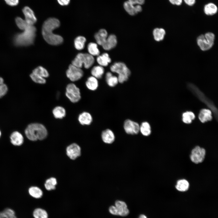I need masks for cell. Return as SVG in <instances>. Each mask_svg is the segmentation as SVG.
<instances>
[{"label": "cell", "instance_id": "19", "mask_svg": "<svg viewBox=\"0 0 218 218\" xmlns=\"http://www.w3.org/2000/svg\"><path fill=\"white\" fill-rule=\"evenodd\" d=\"M94 37L97 44L102 46L107 37V33L105 29H101L95 34Z\"/></svg>", "mask_w": 218, "mask_h": 218}, {"label": "cell", "instance_id": "26", "mask_svg": "<svg viewBox=\"0 0 218 218\" xmlns=\"http://www.w3.org/2000/svg\"><path fill=\"white\" fill-rule=\"evenodd\" d=\"M30 195L36 199H39L42 196L43 193L42 190L37 187L33 186L28 189Z\"/></svg>", "mask_w": 218, "mask_h": 218}, {"label": "cell", "instance_id": "14", "mask_svg": "<svg viewBox=\"0 0 218 218\" xmlns=\"http://www.w3.org/2000/svg\"><path fill=\"white\" fill-rule=\"evenodd\" d=\"M115 206L117 209L118 216L124 217L129 214V210L127 204L124 201L116 200L115 203Z\"/></svg>", "mask_w": 218, "mask_h": 218}, {"label": "cell", "instance_id": "34", "mask_svg": "<svg viewBox=\"0 0 218 218\" xmlns=\"http://www.w3.org/2000/svg\"><path fill=\"white\" fill-rule=\"evenodd\" d=\"M124 7L125 11L130 15H134L137 13L136 10L135 6L128 1L124 3Z\"/></svg>", "mask_w": 218, "mask_h": 218}, {"label": "cell", "instance_id": "40", "mask_svg": "<svg viewBox=\"0 0 218 218\" xmlns=\"http://www.w3.org/2000/svg\"><path fill=\"white\" fill-rule=\"evenodd\" d=\"M3 79L0 77V98L4 96L7 93L8 89L7 85L4 83Z\"/></svg>", "mask_w": 218, "mask_h": 218}, {"label": "cell", "instance_id": "23", "mask_svg": "<svg viewBox=\"0 0 218 218\" xmlns=\"http://www.w3.org/2000/svg\"><path fill=\"white\" fill-rule=\"evenodd\" d=\"M52 113L54 117L56 119H62L66 115L65 108L61 106H57L54 107Z\"/></svg>", "mask_w": 218, "mask_h": 218}, {"label": "cell", "instance_id": "51", "mask_svg": "<svg viewBox=\"0 0 218 218\" xmlns=\"http://www.w3.org/2000/svg\"><path fill=\"white\" fill-rule=\"evenodd\" d=\"M8 218H17V217L15 216V215L13 216L10 217H8Z\"/></svg>", "mask_w": 218, "mask_h": 218}, {"label": "cell", "instance_id": "35", "mask_svg": "<svg viewBox=\"0 0 218 218\" xmlns=\"http://www.w3.org/2000/svg\"><path fill=\"white\" fill-rule=\"evenodd\" d=\"M57 184L56 179L52 177L46 180L45 184V186L47 190H51L55 189Z\"/></svg>", "mask_w": 218, "mask_h": 218}, {"label": "cell", "instance_id": "36", "mask_svg": "<svg viewBox=\"0 0 218 218\" xmlns=\"http://www.w3.org/2000/svg\"><path fill=\"white\" fill-rule=\"evenodd\" d=\"M195 118L194 114L191 111H187L182 114V121L186 124L191 123L192 120Z\"/></svg>", "mask_w": 218, "mask_h": 218}, {"label": "cell", "instance_id": "17", "mask_svg": "<svg viewBox=\"0 0 218 218\" xmlns=\"http://www.w3.org/2000/svg\"><path fill=\"white\" fill-rule=\"evenodd\" d=\"M79 123L83 125H88L92 123L93 120L91 114L87 112H83L79 114L78 117Z\"/></svg>", "mask_w": 218, "mask_h": 218}, {"label": "cell", "instance_id": "32", "mask_svg": "<svg viewBox=\"0 0 218 218\" xmlns=\"http://www.w3.org/2000/svg\"><path fill=\"white\" fill-rule=\"evenodd\" d=\"M34 218H48V215L47 211L41 208H37L34 210L33 213Z\"/></svg>", "mask_w": 218, "mask_h": 218}, {"label": "cell", "instance_id": "30", "mask_svg": "<svg viewBox=\"0 0 218 218\" xmlns=\"http://www.w3.org/2000/svg\"><path fill=\"white\" fill-rule=\"evenodd\" d=\"M139 131L144 136H147L151 134V127L149 124L147 122H143L140 125Z\"/></svg>", "mask_w": 218, "mask_h": 218}, {"label": "cell", "instance_id": "25", "mask_svg": "<svg viewBox=\"0 0 218 218\" xmlns=\"http://www.w3.org/2000/svg\"><path fill=\"white\" fill-rule=\"evenodd\" d=\"M105 78L107 84L111 87H114L119 82L117 77L113 76L112 73L110 72L106 73Z\"/></svg>", "mask_w": 218, "mask_h": 218}, {"label": "cell", "instance_id": "18", "mask_svg": "<svg viewBox=\"0 0 218 218\" xmlns=\"http://www.w3.org/2000/svg\"><path fill=\"white\" fill-rule=\"evenodd\" d=\"M10 141L14 145L20 146L24 142V138L19 132L15 131L12 133L10 136Z\"/></svg>", "mask_w": 218, "mask_h": 218}, {"label": "cell", "instance_id": "8", "mask_svg": "<svg viewBox=\"0 0 218 218\" xmlns=\"http://www.w3.org/2000/svg\"><path fill=\"white\" fill-rule=\"evenodd\" d=\"M65 95L68 99L73 103L78 102L81 97L79 88L73 83H70L67 85Z\"/></svg>", "mask_w": 218, "mask_h": 218}, {"label": "cell", "instance_id": "5", "mask_svg": "<svg viewBox=\"0 0 218 218\" xmlns=\"http://www.w3.org/2000/svg\"><path fill=\"white\" fill-rule=\"evenodd\" d=\"M111 71L118 74V82L122 83L127 81L130 74V71L126 65L122 62H116L110 67Z\"/></svg>", "mask_w": 218, "mask_h": 218}, {"label": "cell", "instance_id": "44", "mask_svg": "<svg viewBox=\"0 0 218 218\" xmlns=\"http://www.w3.org/2000/svg\"><path fill=\"white\" fill-rule=\"evenodd\" d=\"M128 1L133 5L143 4L145 2V0H128Z\"/></svg>", "mask_w": 218, "mask_h": 218}, {"label": "cell", "instance_id": "15", "mask_svg": "<svg viewBox=\"0 0 218 218\" xmlns=\"http://www.w3.org/2000/svg\"><path fill=\"white\" fill-rule=\"evenodd\" d=\"M103 141L107 144H111L114 141L115 137L114 133L110 129H106L103 131L101 135Z\"/></svg>", "mask_w": 218, "mask_h": 218}, {"label": "cell", "instance_id": "37", "mask_svg": "<svg viewBox=\"0 0 218 218\" xmlns=\"http://www.w3.org/2000/svg\"><path fill=\"white\" fill-rule=\"evenodd\" d=\"M33 72L45 78L49 76V74L48 71L43 67L39 66L33 71Z\"/></svg>", "mask_w": 218, "mask_h": 218}, {"label": "cell", "instance_id": "16", "mask_svg": "<svg viewBox=\"0 0 218 218\" xmlns=\"http://www.w3.org/2000/svg\"><path fill=\"white\" fill-rule=\"evenodd\" d=\"M117 42L116 36L113 34L107 37L105 41L102 46L104 49L109 50L116 46Z\"/></svg>", "mask_w": 218, "mask_h": 218}, {"label": "cell", "instance_id": "49", "mask_svg": "<svg viewBox=\"0 0 218 218\" xmlns=\"http://www.w3.org/2000/svg\"><path fill=\"white\" fill-rule=\"evenodd\" d=\"M138 218H147V217L145 215L142 214L139 216Z\"/></svg>", "mask_w": 218, "mask_h": 218}, {"label": "cell", "instance_id": "46", "mask_svg": "<svg viewBox=\"0 0 218 218\" xmlns=\"http://www.w3.org/2000/svg\"><path fill=\"white\" fill-rule=\"evenodd\" d=\"M172 4L177 5H180L182 3L183 0H169Z\"/></svg>", "mask_w": 218, "mask_h": 218}, {"label": "cell", "instance_id": "27", "mask_svg": "<svg viewBox=\"0 0 218 218\" xmlns=\"http://www.w3.org/2000/svg\"><path fill=\"white\" fill-rule=\"evenodd\" d=\"M189 187V183L187 180L185 179H181L177 181L175 187L178 190L184 192L188 189Z\"/></svg>", "mask_w": 218, "mask_h": 218}, {"label": "cell", "instance_id": "11", "mask_svg": "<svg viewBox=\"0 0 218 218\" xmlns=\"http://www.w3.org/2000/svg\"><path fill=\"white\" fill-rule=\"evenodd\" d=\"M124 127L125 132L129 134H137L140 131V125L138 123L130 119L125 121Z\"/></svg>", "mask_w": 218, "mask_h": 218}, {"label": "cell", "instance_id": "28", "mask_svg": "<svg viewBox=\"0 0 218 218\" xmlns=\"http://www.w3.org/2000/svg\"><path fill=\"white\" fill-rule=\"evenodd\" d=\"M104 72L103 67L100 65L94 67L91 71L92 76L97 79L101 78Z\"/></svg>", "mask_w": 218, "mask_h": 218}, {"label": "cell", "instance_id": "4", "mask_svg": "<svg viewBox=\"0 0 218 218\" xmlns=\"http://www.w3.org/2000/svg\"><path fill=\"white\" fill-rule=\"evenodd\" d=\"M189 89L201 101L205 104L213 113L215 118L217 120L218 111L213 102L206 97L205 94L195 85L189 83L188 84Z\"/></svg>", "mask_w": 218, "mask_h": 218}, {"label": "cell", "instance_id": "10", "mask_svg": "<svg viewBox=\"0 0 218 218\" xmlns=\"http://www.w3.org/2000/svg\"><path fill=\"white\" fill-rule=\"evenodd\" d=\"M205 155V149L199 146H197L192 150L190 158L192 162L198 164L203 161Z\"/></svg>", "mask_w": 218, "mask_h": 218}, {"label": "cell", "instance_id": "6", "mask_svg": "<svg viewBox=\"0 0 218 218\" xmlns=\"http://www.w3.org/2000/svg\"><path fill=\"white\" fill-rule=\"evenodd\" d=\"M93 56L89 53H80L77 54L72 61V64L81 68L83 65L86 69L90 68L94 63Z\"/></svg>", "mask_w": 218, "mask_h": 218}, {"label": "cell", "instance_id": "1", "mask_svg": "<svg viewBox=\"0 0 218 218\" xmlns=\"http://www.w3.org/2000/svg\"><path fill=\"white\" fill-rule=\"evenodd\" d=\"M60 25L59 21L55 18H50L44 21L42 26V34L47 43L52 45H58L62 43L63 38L53 33V31Z\"/></svg>", "mask_w": 218, "mask_h": 218}, {"label": "cell", "instance_id": "33", "mask_svg": "<svg viewBox=\"0 0 218 218\" xmlns=\"http://www.w3.org/2000/svg\"><path fill=\"white\" fill-rule=\"evenodd\" d=\"M89 54L93 56L99 55L100 52L97 44L94 42H91L88 44L87 47Z\"/></svg>", "mask_w": 218, "mask_h": 218}, {"label": "cell", "instance_id": "2", "mask_svg": "<svg viewBox=\"0 0 218 218\" xmlns=\"http://www.w3.org/2000/svg\"><path fill=\"white\" fill-rule=\"evenodd\" d=\"M25 134L30 140L36 141L46 138L48 132L46 127L43 124L33 123L29 124L25 130Z\"/></svg>", "mask_w": 218, "mask_h": 218}, {"label": "cell", "instance_id": "42", "mask_svg": "<svg viewBox=\"0 0 218 218\" xmlns=\"http://www.w3.org/2000/svg\"><path fill=\"white\" fill-rule=\"evenodd\" d=\"M109 211L113 215L118 216L117 210L115 205H112L110 206L109 208Z\"/></svg>", "mask_w": 218, "mask_h": 218}, {"label": "cell", "instance_id": "20", "mask_svg": "<svg viewBox=\"0 0 218 218\" xmlns=\"http://www.w3.org/2000/svg\"><path fill=\"white\" fill-rule=\"evenodd\" d=\"M198 117L200 121L203 123L210 121L212 119V111L209 109H202L199 113Z\"/></svg>", "mask_w": 218, "mask_h": 218}, {"label": "cell", "instance_id": "48", "mask_svg": "<svg viewBox=\"0 0 218 218\" xmlns=\"http://www.w3.org/2000/svg\"><path fill=\"white\" fill-rule=\"evenodd\" d=\"M135 7L137 13L140 12L142 10V8L140 5H137L135 6Z\"/></svg>", "mask_w": 218, "mask_h": 218}, {"label": "cell", "instance_id": "43", "mask_svg": "<svg viewBox=\"0 0 218 218\" xmlns=\"http://www.w3.org/2000/svg\"><path fill=\"white\" fill-rule=\"evenodd\" d=\"M5 1L8 5L11 6H16L19 3V0H5Z\"/></svg>", "mask_w": 218, "mask_h": 218}, {"label": "cell", "instance_id": "12", "mask_svg": "<svg viewBox=\"0 0 218 218\" xmlns=\"http://www.w3.org/2000/svg\"><path fill=\"white\" fill-rule=\"evenodd\" d=\"M66 154L72 160H75L81 154V149L77 144L72 143L68 146L66 149Z\"/></svg>", "mask_w": 218, "mask_h": 218}, {"label": "cell", "instance_id": "47", "mask_svg": "<svg viewBox=\"0 0 218 218\" xmlns=\"http://www.w3.org/2000/svg\"><path fill=\"white\" fill-rule=\"evenodd\" d=\"M185 3L190 6L193 5L196 2V0H183Z\"/></svg>", "mask_w": 218, "mask_h": 218}, {"label": "cell", "instance_id": "13", "mask_svg": "<svg viewBox=\"0 0 218 218\" xmlns=\"http://www.w3.org/2000/svg\"><path fill=\"white\" fill-rule=\"evenodd\" d=\"M25 20L29 25H33L37 21V18L33 11L29 7L25 6L22 9Z\"/></svg>", "mask_w": 218, "mask_h": 218}, {"label": "cell", "instance_id": "50", "mask_svg": "<svg viewBox=\"0 0 218 218\" xmlns=\"http://www.w3.org/2000/svg\"><path fill=\"white\" fill-rule=\"evenodd\" d=\"M0 218H5V216L2 212H0Z\"/></svg>", "mask_w": 218, "mask_h": 218}, {"label": "cell", "instance_id": "38", "mask_svg": "<svg viewBox=\"0 0 218 218\" xmlns=\"http://www.w3.org/2000/svg\"><path fill=\"white\" fill-rule=\"evenodd\" d=\"M32 80L35 82L39 84H44L46 83L45 79L33 72L30 75Z\"/></svg>", "mask_w": 218, "mask_h": 218}, {"label": "cell", "instance_id": "39", "mask_svg": "<svg viewBox=\"0 0 218 218\" xmlns=\"http://www.w3.org/2000/svg\"><path fill=\"white\" fill-rule=\"evenodd\" d=\"M15 22L18 27L21 29L25 30L28 24L26 21L20 17H17Z\"/></svg>", "mask_w": 218, "mask_h": 218}, {"label": "cell", "instance_id": "22", "mask_svg": "<svg viewBox=\"0 0 218 218\" xmlns=\"http://www.w3.org/2000/svg\"><path fill=\"white\" fill-rule=\"evenodd\" d=\"M218 8L216 5L213 3H209L206 4L204 7V12L207 15H213L217 12Z\"/></svg>", "mask_w": 218, "mask_h": 218}, {"label": "cell", "instance_id": "31", "mask_svg": "<svg viewBox=\"0 0 218 218\" xmlns=\"http://www.w3.org/2000/svg\"><path fill=\"white\" fill-rule=\"evenodd\" d=\"M86 39L84 36H78L74 40V46L78 50H81L84 48Z\"/></svg>", "mask_w": 218, "mask_h": 218}, {"label": "cell", "instance_id": "9", "mask_svg": "<svg viewBox=\"0 0 218 218\" xmlns=\"http://www.w3.org/2000/svg\"><path fill=\"white\" fill-rule=\"evenodd\" d=\"M84 72L81 68L71 64H70L66 72L67 77L71 81H75L83 77Z\"/></svg>", "mask_w": 218, "mask_h": 218}, {"label": "cell", "instance_id": "7", "mask_svg": "<svg viewBox=\"0 0 218 218\" xmlns=\"http://www.w3.org/2000/svg\"><path fill=\"white\" fill-rule=\"evenodd\" d=\"M215 37L214 35L211 32H208L204 35H201L197 38V45L202 50H208L213 46Z\"/></svg>", "mask_w": 218, "mask_h": 218}, {"label": "cell", "instance_id": "21", "mask_svg": "<svg viewBox=\"0 0 218 218\" xmlns=\"http://www.w3.org/2000/svg\"><path fill=\"white\" fill-rule=\"evenodd\" d=\"M97 61L100 66H107L111 62V59L109 54L107 53H104L97 56Z\"/></svg>", "mask_w": 218, "mask_h": 218}, {"label": "cell", "instance_id": "41", "mask_svg": "<svg viewBox=\"0 0 218 218\" xmlns=\"http://www.w3.org/2000/svg\"><path fill=\"white\" fill-rule=\"evenodd\" d=\"M2 212L5 216V218H8L15 215V211L10 208L5 209L2 211Z\"/></svg>", "mask_w": 218, "mask_h": 218}, {"label": "cell", "instance_id": "45", "mask_svg": "<svg viewBox=\"0 0 218 218\" xmlns=\"http://www.w3.org/2000/svg\"><path fill=\"white\" fill-rule=\"evenodd\" d=\"M58 3L62 6L68 5L70 2V0H57Z\"/></svg>", "mask_w": 218, "mask_h": 218}, {"label": "cell", "instance_id": "3", "mask_svg": "<svg viewBox=\"0 0 218 218\" xmlns=\"http://www.w3.org/2000/svg\"><path fill=\"white\" fill-rule=\"evenodd\" d=\"M36 31V28L33 25H28L23 32L15 35L14 38V44L18 46L31 45L34 42Z\"/></svg>", "mask_w": 218, "mask_h": 218}, {"label": "cell", "instance_id": "24", "mask_svg": "<svg viewBox=\"0 0 218 218\" xmlns=\"http://www.w3.org/2000/svg\"><path fill=\"white\" fill-rule=\"evenodd\" d=\"M85 84L87 88L89 90L95 91L98 88V83L97 78L92 76L88 78Z\"/></svg>", "mask_w": 218, "mask_h": 218}, {"label": "cell", "instance_id": "29", "mask_svg": "<svg viewBox=\"0 0 218 218\" xmlns=\"http://www.w3.org/2000/svg\"><path fill=\"white\" fill-rule=\"evenodd\" d=\"M165 34V30L162 28H156L153 31L154 38L157 41L162 40L164 39Z\"/></svg>", "mask_w": 218, "mask_h": 218}, {"label": "cell", "instance_id": "52", "mask_svg": "<svg viewBox=\"0 0 218 218\" xmlns=\"http://www.w3.org/2000/svg\"><path fill=\"white\" fill-rule=\"evenodd\" d=\"M1 131H0V137L1 136Z\"/></svg>", "mask_w": 218, "mask_h": 218}]
</instances>
